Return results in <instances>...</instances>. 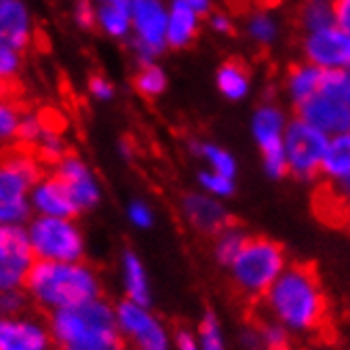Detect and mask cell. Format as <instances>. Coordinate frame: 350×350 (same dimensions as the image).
I'll list each match as a JSON object with an SVG mask.
<instances>
[{"mask_svg": "<svg viewBox=\"0 0 350 350\" xmlns=\"http://www.w3.org/2000/svg\"><path fill=\"white\" fill-rule=\"evenodd\" d=\"M57 178L64 182V186L68 188V192L72 194L77 207L83 209H91L99 203V188L97 182L91 175L89 167L74 154H68L66 159H62L57 163Z\"/></svg>", "mask_w": 350, "mask_h": 350, "instance_id": "2e32d148", "label": "cell"}, {"mask_svg": "<svg viewBox=\"0 0 350 350\" xmlns=\"http://www.w3.org/2000/svg\"><path fill=\"white\" fill-rule=\"evenodd\" d=\"M97 21L112 36H124L131 26V7L118 3V0H112V3L97 11Z\"/></svg>", "mask_w": 350, "mask_h": 350, "instance_id": "484cf974", "label": "cell"}, {"mask_svg": "<svg viewBox=\"0 0 350 350\" xmlns=\"http://www.w3.org/2000/svg\"><path fill=\"white\" fill-rule=\"evenodd\" d=\"M321 85H323V70L308 62L291 66L285 79V91L295 108L308 102L317 93H321Z\"/></svg>", "mask_w": 350, "mask_h": 350, "instance_id": "ffe728a7", "label": "cell"}, {"mask_svg": "<svg viewBox=\"0 0 350 350\" xmlns=\"http://www.w3.org/2000/svg\"><path fill=\"white\" fill-rule=\"evenodd\" d=\"M165 87H167L165 72L154 64H144V68L137 72V77H135V89L144 97H157L165 91Z\"/></svg>", "mask_w": 350, "mask_h": 350, "instance_id": "4dcf8cb0", "label": "cell"}, {"mask_svg": "<svg viewBox=\"0 0 350 350\" xmlns=\"http://www.w3.org/2000/svg\"><path fill=\"white\" fill-rule=\"evenodd\" d=\"M114 310L120 336L135 344L137 350H169V334L165 325L154 314H150L148 306L122 299Z\"/></svg>", "mask_w": 350, "mask_h": 350, "instance_id": "30bf717a", "label": "cell"}, {"mask_svg": "<svg viewBox=\"0 0 350 350\" xmlns=\"http://www.w3.org/2000/svg\"><path fill=\"white\" fill-rule=\"evenodd\" d=\"M129 219H131V224H135L137 228H150L154 221V215H152V209H150L146 203L133 201L129 205Z\"/></svg>", "mask_w": 350, "mask_h": 350, "instance_id": "d590c367", "label": "cell"}, {"mask_svg": "<svg viewBox=\"0 0 350 350\" xmlns=\"http://www.w3.org/2000/svg\"><path fill=\"white\" fill-rule=\"evenodd\" d=\"M28 239L36 260L44 262H81L85 239L70 217L38 215L30 221Z\"/></svg>", "mask_w": 350, "mask_h": 350, "instance_id": "8992f818", "label": "cell"}, {"mask_svg": "<svg viewBox=\"0 0 350 350\" xmlns=\"http://www.w3.org/2000/svg\"><path fill=\"white\" fill-rule=\"evenodd\" d=\"M26 308V295L19 289L0 291V319L5 317H19Z\"/></svg>", "mask_w": 350, "mask_h": 350, "instance_id": "e575fe53", "label": "cell"}, {"mask_svg": "<svg viewBox=\"0 0 350 350\" xmlns=\"http://www.w3.org/2000/svg\"><path fill=\"white\" fill-rule=\"evenodd\" d=\"M30 42V17L19 0L0 7V46L19 51Z\"/></svg>", "mask_w": 350, "mask_h": 350, "instance_id": "ac0fdd59", "label": "cell"}, {"mask_svg": "<svg viewBox=\"0 0 350 350\" xmlns=\"http://www.w3.org/2000/svg\"><path fill=\"white\" fill-rule=\"evenodd\" d=\"M175 346H178V350H201L196 338L188 329H178V334H175Z\"/></svg>", "mask_w": 350, "mask_h": 350, "instance_id": "60d3db41", "label": "cell"}, {"mask_svg": "<svg viewBox=\"0 0 350 350\" xmlns=\"http://www.w3.org/2000/svg\"><path fill=\"white\" fill-rule=\"evenodd\" d=\"M196 152L207 161L211 171L228 175V178H234L237 175V161L228 150H224L215 144H198Z\"/></svg>", "mask_w": 350, "mask_h": 350, "instance_id": "f546056e", "label": "cell"}, {"mask_svg": "<svg viewBox=\"0 0 350 350\" xmlns=\"http://www.w3.org/2000/svg\"><path fill=\"white\" fill-rule=\"evenodd\" d=\"M49 332L59 350H124L116 310L102 297L55 310L49 321Z\"/></svg>", "mask_w": 350, "mask_h": 350, "instance_id": "7a4b0ae2", "label": "cell"}, {"mask_svg": "<svg viewBox=\"0 0 350 350\" xmlns=\"http://www.w3.org/2000/svg\"><path fill=\"white\" fill-rule=\"evenodd\" d=\"M287 122L289 120L285 118V112L272 104L260 106L252 118V131L262 152L264 171L274 180H281L289 173L285 148H283V135L287 129Z\"/></svg>", "mask_w": 350, "mask_h": 350, "instance_id": "ba28073f", "label": "cell"}, {"mask_svg": "<svg viewBox=\"0 0 350 350\" xmlns=\"http://www.w3.org/2000/svg\"><path fill=\"white\" fill-rule=\"evenodd\" d=\"M30 203L40 215L49 217H74L81 213V209L74 203L72 194L64 186V182L57 175H46L42 178L30 194Z\"/></svg>", "mask_w": 350, "mask_h": 350, "instance_id": "e0dca14e", "label": "cell"}, {"mask_svg": "<svg viewBox=\"0 0 350 350\" xmlns=\"http://www.w3.org/2000/svg\"><path fill=\"white\" fill-rule=\"evenodd\" d=\"M182 209L192 228L213 239L224 228H228L230 224H234L226 207L211 194H188L182 203Z\"/></svg>", "mask_w": 350, "mask_h": 350, "instance_id": "9a60e30c", "label": "cell"}, {"mask_svg": "<svg viewBox=\"0 0 350 350\" xmlns=\"http://www.w3.org/2000/svg\"><path fill=\"white\" fill-rule=\"evenodd\" d=\"M89 89L95 97L99 99H110L112 97V85L104 79V77H91L89 81Z\"/></svg>", "mask_w": 350, "mask_h": 350, "instance_id": "74e56055", "label": "cell"}, {"mask_svg": "<svg viewBox=\"0 0 350 350\" xmlns=\"http://www.w3.org/2000/svg\"><path fill=\"white\" fill-rule=\"evenodd\" d=\"M108 3H112V0H108Z\"/></svg>", "mask_w": 350, "mask_h": 350, "instance_id": "7dc6e473", "label": "cell"}, {"mask_svg": "<svg viewBox=\"0 0 350 350\" xmlns=\"http://www.w3.org/2000/svg\"><path fill=\"white\" fill-rule=\"evenodd\" d=\"M51 342V332L34 319H0V350H49Z\"/></svg>", "mask_w": 350, "mask_h": 350, "instance_id": "5bb4252c", "label": "cell"}, {"mask_svg": "<svg viewBox=\"0 0 350 350\" xmlns=\"http://www.w3.org/2000/svg\"><path fill=\"white\" fill-rule=\"evenodd\" d=\"M122 283H124V291H127V299L142 306L150 304V287H148L146 270L142 260L133 252H127L122 256Z\"/></svg>", "mask_w": 350, "mask_h": 350, "instance_id": "603a6c76", "label": "cell"}, {"mask_svg": "<svg viewBox=\"0 0 350 350\" xmlns=\"http://www.w3.org/2000/svg\"><path fill=\"white\" fill-rule=\"evenodd\" d=\"M247 34L260 46H268L279 38V23L266 11L252 13L247 19Z\"/></svg>", "mask_w": 350, "mask_h": 350, "instance_id": "83f0119b", "label": "cell"}, {"mask_svg": "<svg viewBox=\"0 0 350 350\" xmlns=\"http://www.w3.org/2000/svg\"><path fill=\"white\" fill-rule=\"evenodd\" d=\"M77 17H79V23H81V26L93 28V23H95L97 15H95V11H93V7H91L89 0H81V5H79V9H77Z\"/></svg>", "mask_w": 350, "mask_h": 350, "instance_id": "f35d334b", "label": "cell"}, {"mask_svg": "<svg viewBox=\"0 0 350 350\" xmlns=\"http://www.w3.org/2000/svg\"><path fill=\"white\" fill-rule=\"evenodd\" d=\"M329 137L314 129L302 118L287 122L283 135V148L287 159V171L297 180H314L321 173Z\"/></svg>", "mask_w": 350, "mask_h": 350, "instance_id": "52a82bcc", "label": "cell"}, {"mask_svg": "<svg viewBox=\"0 0 350 350\" xmlns=\"http://www.w3.org/2000/svg\"><path fill=\"white\" fill-rule=\"evenodd\" d=\"M336 5V26L350 34V0H338Z\"/></svg>", "mask_w": 350, "mask_h": 350, "instance_id": "8d00e7d4", "label": "cell"}, {"mask_svg": "<svg viewBox=\"0 0 350 350\" xmlns=\"http://www.w3.org/2000/svg\"><path fill=\"white\" fill-rule=\"evenodd\" d=\"M299 26L306 34L336 26V5L332 0H304L299 7Z\"/></svg>", "mask_w": 350, "mask_h": 350, "instance_id": "cb8c5ba5", "label": "cell"}, {"mask_svg": "<svg viewBox=\"0 0 350 350\" xmlns=\"http://www.w3.org/2000/svg\"><path fill=\"white\" fill-rule=\"evenodd\" d=\"M17 68H19V57L11 49L0 46V99L13 104H21V93L23 87L17 81Z\"/></svg>", "mask_w": 350, "mask_h": 350, "instance_id": "d4e9b609", "label": "cell"}, {"mask_svg": "<svg viewBox=\"0 0 350 350\" xmlns=\"http://www.w3.org/2000/svg\"><path fill=\"white\" fill-rule=\"evenodd\" d=\"M198 15L184 0H173L167 19V44L173 49L188 46L198 34Z\"/></svg>", "mask_w": 350, "mask_h": 350, "instance_id": "d6986e66", "label": "cell"}, {"mask_svg": "<svg viewBox=\"0 0 350 350\" xmlns=\"http://www.w3.org/2000/svg\"><path fill=\"white\" fill-rule=\"evenodd\" d=\"M321 93L350 108V70H323Z\"/></svg>", "mask_w": 350, "mask_h": 350, "instance_id": "f1b7e54d", "label": "cell"}, {"mask_svg": "<svg viewBox=\"0 0 350 350\" xmlns=\"http://www.w3.org/2000/svg\"><path fill=\"white\" fill-rule=\"evenodd\" d=\"M247 239H249V234L241 226L230 224L228 228H224L215 237V260L224 266H228L234 260V256L241 252V247L245 245Z\"/></svg>", "mask_w": 350, "mask_h": 350, "instance_id": "4316f807", "label": "cell"}, {"mask_svg": "<svg viewBox=\"0 0 350 350\" xmlns=\"http://www.w3.org/2000/svg\"><path fill=\"white\" fill-rule=\"evenodd\" d=\"M228 268L234 291L247 302H258L287 268V254L268 237H249Z\"/></svg>", "mask_w": 350, "mask_h": 350, "instance_id": "277c9868", "label": "cell"}, {"mask_svg": "<svg viewBox=\"0 0 350 350\" xmlns=\"http://www.w3.org/2000/svg\"><path fill=\"white\" fill-rule=\"evenodd\" d=\"M188 7H192L198 15H205L211 9V0H184Z\"/></svg>", "mask_w": 350, "mask_h": 350, "instance_id": "7bdbcfd3", "label": "cell"}, {"mask_svg": "<svg viewBox=\"0 0 350 350\" xmlns=\"http://www.w3.org/2000/svg\"><path fill=\"white\" fill-rule=\"evenodd\" d=\"M42 180V163L30 148L11 146L0 157V226L28 219L32 188Z\"/></svg>", "mask_w": 350, "mask_h": 350, "instance_id": "5b68a950", "label": "cell"}, {"mask_svg": "<svg viewBox=\"0 0 350 350\" xmlns=\"http://www.w3.org/2000/svg\"><path fill=\"white\" fill-rule=\"evenodd\" d=\"M258 350H291V346H285V348H258Z\"/></svg>", "mask_w": 350, "mask_h": 350, "instance_id": "ee69618b", "label": "cell"}, {"mask_svg": "<svg viewBox=\"0 0 350 350\" xmlns=\"http://www.w3.org/2000/svg\"><path fill=\"white\" fill-rule=\"evenodd\" d=\"M321 173L329 182H342L350 178V131L329 137Z\"/></svg>", "mask_w": 350, "mask_h": 350, "instance_id": "44dd1931", "label": "cell"}, {"mask_svg": "<svg viewBox=\"0 0 350 350\" xmlns=\"http://www.w3.org/2000/svg\"><path fill=\"white\" fill-rule=\"evenodd\" d=\"M329 188L344 205H350V178H346L342 182H329Z\"/></svg>", "mask_w": 350, "mask_h": 350, "instance_id": "b9f144b4", "label": "cell"}, {"mask_svg": "<svg viewBox=\"0 0 350 350\" xmlns=\"http://www.w3.org/2000/svg\"><path fill=\"white\" fill-rule=\"evenodd\" d=\"M21 104H13V102H5L0 99V142H7L11 137H17V129L21 122Z\"/></svg>", "mask_w": 350, "mask_h": 350, "instance_id": "836d02e7", "label": "cell"}, {"mask_svg": "<svg viewBox=\"0 0 350 350\" xmlns=\"http://www.w3.org/2000/svg\"><path fill=\"white\" fill-rule=\"evenodd\" d=\"M198 182H201L203 190L211 196H230L234 192V178L228 175H221L215 171H201L198 173Z\"/></svg>", "mask_w": 350, "mask_h": 350, "instance_id": "d6a6232c", "label": "cell"}, {"mask_svg": "<svg viewBox=\"0 0 350 350\" xmlns=\"http://www.w3.org/2000/svg\"><path fill=\"white\" fill-rule=\"evenodd\" d=\"M9 3V0H0V7H3V5H7Z\"/></svg>", "mask_w": 350, "mask_h": 350, "instance_id": "f6af8a7d", "label": "cell"}, {"mask_svg": "<svg viewBox=\"0 0 350 350\" xmlns=\"http://www.w3.org/2000/svg\"><path fill=\"white\" fill-rule=\"evenodd\" d=\"M198 346L201 350H226L217 317L207 310L201 325H198Z\"/></svg>", "mask_w": 350, "mask_h": 350, "instance_id": "1f68e13d", "label": "cell"}, {"mask_svg": "<svg viewBox=\"0 0 350 350\" xmlns=\"http://www.w3.org/2000/svg\"><path fill=\"white\" fill-rule=\"evenodd\" d=\"M26 289L38 306L55 312L97 299L102 283L95 270L81 262L36 260L28 274Z\"/></svg>", "mask_w": 350, "mask_h": 350, "instance_id": "3957f363", "label": "cell"}, {"mask_svg": "<svg viewBox=\"0 0 350 350\" xmlns=\"http://www.w3.org/2000/svg\"><path fill=\"white\" fill-rule=\"evenodd\" d=\"M262 304L266 317L281 323L289 334L314 338L332 329L329 302L312 264H287Z\"/></svg>", "mask_w": 350, "mask_h": 350, "instance_id": "6da1fadb", "label": "cell"}, {"mask_svg": "<svg viewBox=\"0 0 350 350\" xmlns=\"http://www.w3.org/2000/svg\"><path fill=\"white\" fill-rule=\"evenodd\" d=\"M302 51L306 62L321 70H350V34L340 26L308 32Z\"/></svg>", "mask_w": 350, "mask_h": 350, "instance_id": "7c38bea8", "label": "cell"}, {"mask_svg": "<svg viewBox=\"0 0 350 350\" xmlns=\"http://www.w3.org/2000/svg\"><path fill=\"white\" fill-rule=\"evenodd\" d=\"M34 262L28 230L21 226H0V291L26 287Z\"/></svg>", "mask_w": 350, "mask_h": 350, "instance_id": "9c48e42d", "label": "cell"}, {"mask_svg": "<svg viewBox=\"0 0 350 350\" xmlns=\"http://www.w3.org/2000/svg\"><path fill=\"white\" fill-rule=\"evenodd\" d=\"M295 110H297V118L306 120L327 137L350 131V108H346L344 104L336 102L334 97L325 93H317Z\"/></svg>", "mask_w": 350, "mask_h": 350, "instance_id": "4fadbf2b", "label": "cell"}, {"mask_svg": "<svg viewBox=\"0 0 350 350\" xmlns=\"http://www.w3.org/2000/svg\"><path fill=\"white\" fill-rule=\"evenodd\" d=\"M332 3H338V0H332Z\"/></svg>", "mask_w": 350, "mask_h": 350, "instance_id": "bcb514c9", "label": "cell"}, {"mask_svg": "<svg viewBox=\"0 0 350 350\" xmlns=\"http://www.w3.org/2000/svg\"><path fill=\"white\" fill-rule=\"evenodd\" d=\"M209 23L217 34H230L232 32V19L226 13H213Z\"/></svg>", "mask_w": 350, "mask_h": 350, "instance_id": "ab89813d", "label": "cell"}, {"mask_svg": "<svg viewBox=\"0 0 350 350\" xmlns=\"http://www.w3.org/2000/svg\"><path fill=\"white\" fill-rule=\"evenodd\" d=\"M167 19L169 11L161 0H135L131 7V21L137 32V53L144 64H152L167 46Z\"/></svg>", "mask_w": 350, "mask_h": 350, "instance_id": "8fae6325", "label": "cell"}, {"mask_svg": "<svg viewBox=\"0 0 350 350\" xmlns=\"http://www.w3.org/2000/svg\"><path fill=\"white\" fill-rule=\"evenodd\" d=\"M215 83H217L219 93L226 99H230V102H241V99L249 95V89H252L249 70L245 68V64L237 59H230L219 66Z\"/></svg>", "mask_w": 350, "mask_h": 350, "instance_id": "7402d4cb", "label": "cell"}]
</instances>
